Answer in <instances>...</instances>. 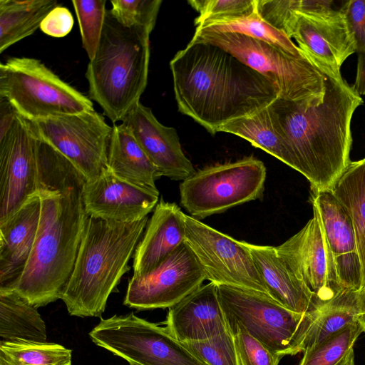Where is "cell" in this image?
Segmentation results:
<instances>
[{"label":"cell","instance_id":"obj_1","mask_svg":"<svg viewBox=\"0 0 365 365\" xmlns=\"http://www.w3.org/2000/svg\"><path fill=\"white\" fill-rule=\"evenodd\" d=\"M36 148L41 201L38 226L25 269L11 289L38 308L61 299L89 215L83 201L86 181L83 174L36 135Z\"/></svg>","mask_w":365,"mask_h":365},{"label":"cell","instance_id":"obj_2","mask_svg":"<svg viewBox=\"0 0 365 365\" xmlns=\"http://www.w3.org/2000/svg\"><path fill=\"white\" fill-rule=\"evenodd\" d=\"M316 66V65H315ZM323 73L324 94L300 101L277 98L269 106L274 125L311 192L331 189L349 165L351 122L363 99L341 75Z\"/></svg>","mask_w":365,"mask_h":365},{"label":"cell","instance_id":"obj_3","mask_svg":"<svg viewBox=\"0 0 365 365\" xmlns=\"http://www.w3.org/2000/svg\"><path fill=\"white\" fill-rule=\"evenodd\" d=\"M179 111L215 135L232 120L268 107L279 96L266 77L224 48L191 39L170 62Z\"/></svg>","mask_w":365,"mask_h":365},{"label":"cell","instance_id":"obj_4","mask_svg":"<svg viewBox=\"0 0 365 365\" xmlns=\"http://www.w3.org/2000/svg\"><path fill=\"white\" fill-rule=\"evenodd\" d=\"M148 216L129 223L89 217L61 299L70 315L101 317L140 240Z\"/></svg>","mask_w":365,"mask_h":365},{"label":"cell","instance_id":"obj_5","mask_svg":"<svg viewBox=\"0 0 365 365\" xmlns=\"http://www.w3.org/2000/svg\"><path fill=\"white\" fill-rule=\"evenodd\" d=\"M150 31L128 28L106 10L101 41L85 76L88 98L113 123L138 102L148 77Z\"/></svg>","mask_w":365,"mask_h":365},{"label":"cell","instance_id":"obj_6","mask_svg":"<svg viewBox=\"0 0 365 365\" xmlns=\"http://www.w3.org/2000/svg\"><path fill=\"white\" fill-rule=\"evenodd\" d=\"M218 299L230 330L241 326L272 353L284 356L304 351L315 312H294L269 295L217 285Z\"/></svg>","mask_w":365,"mask_h":365},{"label":"cell","instance_id":"obj_7","mask_svg":"<svg viewBox=\"0 0 365 365\" xmlns=\"http://www.w3.org/2000/svg\"><path fill=\"white\" fill-rule=\"evenodd\" d=\"M0 98L29 120L94 110L88 97L40 60L29 57H11L0 63Z\"/></svg>","mask_w":365,"mask_h":365},{"label":"cell","instance_id":"obj_8","mask_svg":"<svg viewBox=\"0 0 365 365\" xmlns=\"http://www.w3.org/2000/svg\"><path fill=\"white\" fill-rule=\"evenodd\" d=\"M192 40L227 51L273 83L279 98L300 101L324 94L322 71L303 53L295 56L267 42L242 34L195 30Z\"/></svg>","mask_w":365,"mask_h":365},{"label":"cell","instance_id":"obj_9","mask_svg":"<svg viewBox=\"0 0 365 365\" xmlns=\"http://www.w3.org/2000/svg\"><path fill=\"white\" fill-rule=\"evenodd\" d=\"M264 163L252 157L206 167L180 185L181 205L194 218L203 219L263 195Z\"/></svg>","mask_w":365,"mask_h":365},{"label":"cell","instance_id":"obj_10","mask_svg":"<svg viewBox=\"0 0 365 365\" xmlns=\"http://www.w3.org/2000/svg\"><path fill=\"white\" fill-rule=\"evenodd\" d=\"M94 344L136 365H207L168 329L135 316L101 319L89 333Z\"/></svg>","mask_w":365,"mask_h":365},{"label":"cell","instance_id":"obj_11","mask_svg":"<svg viewBox=\"0 0 365 365\" xmlns=\"http://www.w3.org/2000/svg\"><path fill=\"white\" fill-rule=\"evenodd\" d=\"M34 133L68 158L91 181L108 170L113 126L95 110L30 120Z\"/></svg>","mask_w":365,"mask_h":365},{"label":"cell","instance_id":"obj_12","mask_svg":"<svg viewBox=\"0 0 365 365\" xmlns=\"http://www.w3.org/2000/svg\"><path fill=\"white\" fill-rule=\"evenodd\" d=\"M185 242L206 279L217 285L269 295L245 241L236 240L185 215Z\"/></svg>","mask_w":365,"mask_h":365},{"label":"cell","instance_id":"obj_13","mask_svg":"<svg viewBox=\"0 0 365 365\" xmlns=\"http://www.w3.org/2000/svg\"><path fill=\"white\" fill-rule=\"evenodd\" d=\"M205 279L204 271L185 242L154 270L131 277L123 304L138 310L170 308Z\"/></svg>","mask_w":365,"mask_h":365},{"label":"cell","instance_id":"obj_14","mask_svg":"<svg viewBox=\"0 0 365 365\" xmlns=\"http://www.w3.org/2000/svg\"><path fill=\"white\" fill-rule=\"evenodd\" d=\"M313 217L297 233L278 247V255L325 303L343 288L320 216L312 205Z\"/></svg>","mask_w":365,"mask_h":365},{"label":"cell","instance_id":"obj_15","mask_svg":"<svg viewBox=\"0 0 365 365\" xmlns=\"http://www.w3.org/2000/svg\"><path fill=\"white\" fill-rule=\"evenodd\" d=\"M37 182L36 135L18 113L0 139V222L38 194Z\"/></svg>","mask_w":365,"mask_h":365},{"label":"cell","instance_id":"obj_16","mask_svg":"<svg viewBox=\"0 0 365 365\" xmlns=\"http://www.w3.org/2000/svg\"><path fill=\"white\" fill-rule=\"evenodd\" d=\"M292 38L313 64L337 76L344 61L356 51L354 34L340 8L297 13Z\"/></svg>","mask_w":365,"mask_h":365},{"label":"cell","instance_id":"obj_17","mask_svg":"<svg viewBox=\"0 0 365 365\" xmlns=\"http://www.w3.org/2000/svg\"><path fill=\"white\" fill-rule=\"evenodd\" d=\"M158 190H145L113 175L108 170L83 187V201L89 217L121 223L142 220L155 209Z\"/></svg>","mask_w":365,"mask_h":365},{"label":"cell","instance_id":"obj_18","mask_svg":"<svg viewBox=\"0 0 365 365\" xmlns=\"http://www.w3.org/2000/svg\"><path fill=\"white\" fill-rule=\"evenodd\" d=\"M121 123L130 130L160 177L183 181L196 172L182 152L176 130L161 124L150 108L138 102Z\"/></svg>","mask_w":365,"mask_h":365},{"label":"cell","instance_id":"obj_19","mask_svg":"<svg viewBox=\"0 0 365 365\" xmlns=\"http://www.w3.org/2000/svg\"><path fill=\"white\" fill-rule=\"evenodd\" d=\"M344 289L360 292L361 265L351 219L331 189L311 192Z\"/></svg>","mask_w":365,"mask_h":365},{"label":"cell","instance_id":"obj_20","mask_svg":"<svg viewBox=\"0 0 365 365\" xmlns=\"http://www.w3.org/2000/svg\"><path fill=\"white\" fill-rule=\"evenodd\" d=\"M164 323L170 334L182 342L208 339L229 330L217 284H202L170 307Z\"/></svg>","mask_w":365,"mask_h":365},{"label":"cell","instance_id":"obj_21","mask_svg":"<svg viewBox=\"0 0 365 365\" xmlns=\"http://www.w3.org/2000/svg\"><path fill=\"white\" fill-rule=\"evenodd\" d=\"M185 215L177 204L160 200L134 252V277L154 270L185 242Z\"/></svg>","mask_w":365,"mask_h":365},{"label":"cell","instance_id":"obj_22","mask_svg":"<svg viewBox=\"0 0 365 365\" xmlns=\"http://www.w3.org/2000/svg\"><path fill=\"white\" fill-rule=\"evenodd\" d=\"M40 212L37 194L0 222V289H13L21 278L34 247Z\"/></svg>","mask_w":365,"mask_h":365},{"label":"cell","instance_id":"obj_23","mask_svg":"<svg viewBox=\"0 0 365 365\" xmlns=\"http://www.w3.org/2000/svg\"><path fill=\"white\" fill-rule=\"evenodd\" d=\"M245 243L270 297L299 314L315 312L324 304L278 255L275 247Z\"/></svg>","mask_w":365,"mask_h":365},{"label":"cell","instance_id":"obj_24","mask_svg":"<svg viewBox=\"0 0 365 365\" xmlns=\"http://www.w3.org/2000/svg\"><path fill=\"white\" fill-rule=\"evenodd\" d=\"M108 170L118 178L137 187L158 190L160 175L130 130L122 123L113 125L108 153Z\"/></svg>","mask_w":365,"mask_h":365},{"label":"cell","instance_id":"obj_25","mask_svg":"<svg viewBox=\"0 0 365 365\" xmlns=\"http://www.w3.org/2000/svg\"><path fill=\"white\" fill-rule=\"evenodd\" d=\"M331 190L349 216L361 265V290H365V158L351 161Z\"/></svg>","mask_w":365,"mask_h":365},{"label":"cell","instance_id":"obj_26","mask_svg":"<svg viewBox=\"0 0 365 365\" xmlns=\"http://www.w3.org/2000/svg\"><path fill=\"white\" fill-rule=\"evenodd\" d=\"M218 132L234 134L298 170L297 161L277 130L268 107L220 126Z\"/></svg>","mask_w":365,"mask_h":365},{"label":"cell","instance_id":"obj_27","mask_svg":"<svg viewBox=\"0 0 365 365\" xmlns=\"http://www.w3.org/2000/svg\"><path fill=\"white\" fill-rule=\"evenodd\" d=\"M1 340L46 342V327L37 307L14 289H0Z\"/></svg>","mask_w":365,"mask_h":365},{"label":"cell","instance_id":"obj_28","mask_svg":"<svg viewBox=\"0 0 365 365\" xmlns=\"http://www.w3.org/2000/svg\"><path fill=\"white\" fill-rule=\"evenodd\" d=\"M56 0H0V53L33 34Z\"/></svg>","mask_w":365,"mask_h":365},{"label":"cell","instance_id":"obj_29","mask_svg":"<svg viewBox=\"0 0 365 365\" xmlns=\"http://www.w3.org/2000/svg\"><path fill=\"white\" fill-rule=\"evenodd\" d=\"M360 314L359 292L344 289L317 309L305 341L312 346L358 322Z\"/></svg>","mask_w":365,"mask_h":365},{"label":"cell","instance_id":"obj_30","mask_svg":"<svg viewBox=\"0 0 365 365\" xmlns=\"http://www.w3.org/2000/svg\"><path fill=\"white\" fill-rule=\"evenodd\" d=\"M71 349L53 342L0 341V365H71Z\"/></svg>","mask_w":365,"mask_h":365},{"label":"cell","instance_id":"obj_31","mask_svg":"<svg viewBox=\"0 0 365 365\" xmlns=\"http://www.w3.org/2000/svg\"><path fill=\"white\" fill-rule=\"evenodd\" d=\"M195 30L242 34L274 45L295 56L303 55L291 38L267 24L257 11L240 19L207 23Z\"/></svg>","mask_w":365,"mask_h":365},{"label":"cell","instance_id":"obj_32","mask_svg":"<svg viewBox=\"0 0 365 365\" xmlns=\"http://www.w3.org/2000/svg\"><path fill=\"white\" fill-rule=\"evenodd\" d=\"M363 332L359 321L304 350L299 365H337Z\"/></svg>","mask_w":365,"mask_h":365},{"label":"cell","instance_id":"obj_33","mask_svg":"<svg viewBox=\"0 0 365 365\" xmlns=\"http://www.w3.org/2000/svg\"><path fill=\"white\" fill-rule=\"evenodd\" d=\"M82 45L90 60L98 48L106 17V0H73Z\"/></svg>","mask_w":365,"mask_h":365},{"label":"cell","instance_id":"obj_34","mask_svg":"<svg viewBox=\"0 0 365 365\" xmlns=\"http://www.w3.org/2000/svg\"><path fill=\"white\" fill-rule=\"evenodd\" d=\"M257 0H190L188 4L199 16L196 28L211 22L240 19L256 11Z\"/></svg>","mask_w":365,"mask_h":365},{"label":"cell","instance_id":"obj_35","mask_svg":"<svg viewBox=\"0 0 365 365\" xmlns=\"http://www.w3.org/2000/svg\"><path fill=\"white\" fill-rule=\"evenodd\" d=\"M109 9L113 17L128 28H143L152 32L161 0H112Z\"/></svg>","mask_w":365,"mask_h":365},{"label":"cell","instance_id":"obj_36","mask_svg":"<svg viewBox=\"0 0 365 365\" xmlns=\"http://www.w3.org/2000/svg\"><path fill=\"white\" fill-rule=\"evenodd\" d=\"M183 343L207 365H240L230 329L208 339Z\"/></svg>","mask_w":365,"mask_h":365},{"label":"cell","instance_id":"obj_37","mask_svg":"<svg viewBox=\"0 0 365 365\" xmlns=\"http://www.w3.org/2000/svg\"><path fill=\"white\" fill-rule=\"evenodd\" d=\"M300 0H257L256 11L267 24L292 38Z\"/></svg>","mask_w":365,"mask_h":365},{"label":"cell","instance_id":"obj_38","mask_svg":"<svg viewBox=\"0 0 365 365\" xmlns=\"http://www.w3.org/2000/svg\"><path fill=\"white\" fill-rule=\"evenodd\" d=\"M234 335L240 365H278L282 356L269 351L241 326L230 330Z\"/></svg>","mask_w":365,"mask_h":365},{"label":"cell","instance_id":"obj_39","mask_svg":"<svg viewBox=\"0 0 365 365\" xmlns=\"http://www.w3.org/2000/svg\"><path fill=\"white\" fill-rule=\"evenodd\" d=\"M340 9L354 34L356 53L365 52V0L346 1Z\"/></svg>","mask_w":365,"mask_h":365},{"label":"cell","instance_id":"obj_40","mask_svg":"<svg viewBox=\"0 0 365 365\" xmlns=\"http://www.w3.org/2000/svg\"><path fill=\"white\" fill-rule=\"evenodd\" d=\"M73 26L71 11L64 6H57L43 19L39 29L46 35L61 38L68 34Z\"/></svg>","mask_w":365,"mask_h":365},{"label":"cell","instance_id":"obj_41","mask_svg":"<svg viewBox=\"0 0 365 365\" xmlns=\"http://www.w3.org/2000/svg\"><path fill=\"white\" fill-rule=\"evenodd\" d=\"M17 114L18 112L9 101L0 98V139L9 132Z\"/></svg>","mask_w":365,"mask_h":365},{"label":"cell","instance_id":"obj_42","mask_svg":"<svg viewBox=\"0 0 365 365\" xmlns=\"http://www.w3.org/2000/svg\"><path fill=\"white\" fill-rule=\"evenodd\" d=\"M356 75L354 90L359 95H365V52L357 53Z\"/></svg>","mask_w":365,"mask_h":365},{"label":"cell","instance_id":"obj_43","mask_svg":"<svg viewBox=\"0 0 365 365\" xmlns=\"http://www.w3.org/2000/svg\"><path fill=\"white\" fill-rule=\"evenodd\" d=\"M337 365H355L354 348Z\"/></svg>","mask_w":365,"mask_h":365},{"label":"cell","instance_id":"obj_44","mask_svg":"<svg viewBox=\"0 0 365 365\" xmlns=\"http://www.w3.org/2000/svg\"><path fill=\"white\" fill-rule=\"evenodd\" d=\"M360 313L365 312V290L359 292Z\"/></svg>","mask_w":365,"mask_h":365},{"label":"cell","instance_id":"obj_45","mask_svg":"<svg viewBox=\"0 0 365 365\" xmlns=\"http://www.w3.org/2000/svg\"><path fill=\"white\" fill-rule=\"evenodd\" d=\"M358 321H359V324H361V326L362 327L363 331L365 332V312H361L359 314Z\"/></svg>","mask_w":365,"mask_h":365},{"label":"cell","instance_id":"obj_46","mask_svg":"<svg viewBox=\"0 0 365 365\" xmlns=\"http://www.w3.org/2000/svg\"><path fill=\"white\" fill-rule=\"evenodd\" d=\"M130 364V365H136V364H132V363H131V364Z\"/></svg>","mask_w":365,"mask_h":365}]
</instances>
